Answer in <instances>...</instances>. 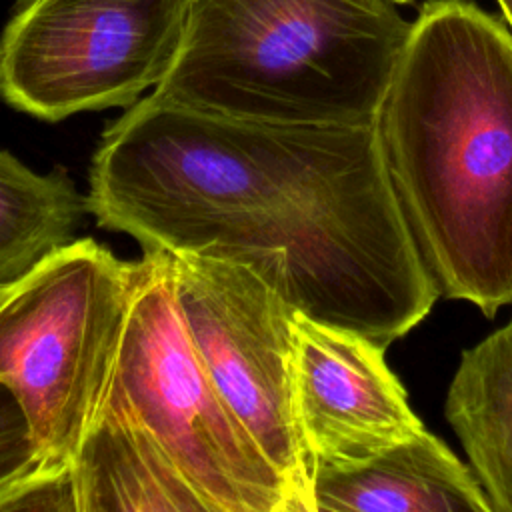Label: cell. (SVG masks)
Segmentation results:
<instances>
[{
  "mask_svg": "<svg viewBox=\"0 0 512 512\" xmlns=\"http://www.w3.org/2000/svg\"><path fill=\"white\" fill-rule=\"evenodd\" d=\"M86 204L144 252L246 264L292 308L384 348L438 298L374 122H250L150 94L102 134Z\"/></svg>",
  "mask_w": 512,
  "mask_h": 512,
  "instance_id": "obj_1",
  "label": "cell"
},
{
  "mask_svg": "<svg viewBox=\"0 0 512 512\" xmlns=\"http://www.w3.org/2000/svg\"><path fill=\"white\" fill-rule=\"evenodd\" d=\"M374 124L438 294L512 304V30L474 0H428Z\"/></svg>",
  "mask_w": 512,
  "mask_h": 512,
  "instance_id": "obj_2",
  "label": "cell"
},
{
  "mask_svg": "<svg viewBox=\"0 0 512 512\" xmlns=\"http://www.w3.org/2000/svg\"><path fill=\"white\" fill-rule=\"evenodd\" d=\"M408 32L390 0H190L152 94L250 122H374Z\"/></svg>",
  "mask_w": 512,
  "mask_h": 512,
  "instance_id": "obj_3",
  "label": "cell"
},
{
  "mask_svg": "<svg viewBox=\"0 0 512 512\" xmlns=\"http://www.w3.org/2000/svg\"><path fill=\"white\" fill-rule=\"evenodd\" d=\"M96 418L156 450L204 512H296L280 474L228 408L182 322L172 256L136 262L122 342Z\"/></svg>",
  "mask_w": 512,
  "mask_h": 512,
  "instance_id": "obj_4",
  "label": "cell"
},
{
  "mask_svg": "<svg viewBox=\"0 0 512 512\" xmlns=\"http://www.w3.org/2000/svg\"><path fill=\"white\" fill-rule=\"evenodd\" d=\"M136 262L70 240L0 300V380L22 406L38 470H68L106 396Z\"/></svg>",
  "mask_w": 512,
  "mask_h": 512,
  "instance_id": "obj_5",
  "label": "cell"
},
{
  "mask_svg": "<svg viewBox=\"0 0 512 512\" xmlns=\"http://www.w3.org/2000/svg\"><path fill=\"white\" fill-rule=\"evenodd\" d=\"M190 0H24L0 36V96L56 122L132 106L170 70Z\"/></svg>",
  "mask_w": 512,
  "mask_h": 512,
  "instance_id": "obj_6",
  "label": "cell"
},
{
  "mask_svg": "<svg viewBox=\"0 0 512 512\" xmlns=\"http://www.w3.org/2000/svg\"><path fill=\"white\" fill-rule=\"evenodd\" d=\"M170 256L180 316L208 376L280 474L296 512H314V462L292 402L296 308L246 264L194 252Z\"/></svg>",
  "mask_w": 512,
  "mask_h": 512,
  "instance_id": "obj_7",
  "label": "cell"
},
{
  "mask_svg": "<svg viewBox=\"0 0 512 512\" xmlns=\"http://www.w3.org/2000/svg\"><path fill=\"white\" fill-rule=\"evenodd\" d=\"M292 402L314 468L356 466L424 430L382 344L300 310L292 318Z\"/></svg>",
  "mask_w": 512,
  "mask_h": 512,
  "instance_id": "obj_8",
  "label": "cell"
},
{
  "mask_svg": "<svg viewBox=\"0 0 512 512\" xmlns=\"http://www.w3.org/2000/svg\"><path fill=\"white\" fill-rule=\"evenodd\" d=\"M314 512H492L474 474L428 430L356 466H316Z\"/></svg>",
  "mask_w": 512,
  "mask_h": 512,
  "instance_id": "obj_9",
  "label": "cell"
},
{
  "mask_svg": "<svg viewBox=\"0 0 512 512\" xmlns=\"http://www.w3.org/2000/svg\"><path fill=\"white\" fill-rule=\"evenodd\" d=\"M444 412L492 512H512V322L462 352Z\"/></svg>",
  "mask_w": 512,
  "mask_h": 512,
  "instance_id": "obj_10",
  "label": "cell"
},
{
  "mask_svg": "<svg viewBox=\"0 0 512 512\" xmlns=\"http://www.w3.org/2000/svg\"><path fill=\"white\" fill-rule=\"evenodd\" d=\"M76 512H204L192 486L142 440L94 418L70 466Z\"/></svg>",
  "mask_w": 512,
  "mask_h": 512,
  "instance_id": "obj_11",
  "label": "cell"
},
{
  "mask_svg": "<svg viewBox=\"0 0 512 512\" xmlns=\"http://www.w3.org/2000/svg\"><path fill=\"white\" fill-rule=\"evenodd\" d=\"M86 210L62 168L38 174L0 150V290L68 244Z\"/></svg>",
  "mask_w": 512,
  "mask_h": 512,
  "instance_id": "obj_12",
  "label": "cell"
},
{
  "mask_svg": "<svg viewBox=\"0 0 512 512\" xmlns=\"http://www.w3.org/2000/svg\"><path fill=\"white\" fill-rule=\"evenodd\" d=\"M36 466L38 456L26 414L0 380V496Z\"/></svg>",
  "mask_w": 512,
  "mask_h": 512,
  "instance_id": "obj_13",
  "label": "cell"
},
{
  "mask_svg": "<svg viewBox=\"0 0 512 512\" xmlns=\"http://www.w3.org/2000/svg\"><path fill=\"white\" fill-rule=\"evenodd\" d=\"M498 4H500L502 14H504V18L508 22V28L512 30V0H498Z\"/></svg>",
  "mask_w": 512,
  "mask_h": 512,
  "instance_id": "obj_14",
  "label": "cell"
},
{
  "mask_svg": "<svg viewBox=\"0 0 512 512\" xmlns=\"http://www.w3.org/2000/svg\"><path fill=\"white\" fill-rule=\"evenodd\" d=\"M390 2H394V4H410L412 0H390Z\"/></svg>",
  "mask_w": 512,
  "mask_h": 512,
  "instance_id": "obj_15",
  "label": "cell"
},
{
  "mask_svg": "<svg viewBox=\"0 0 512 512\" xmlns=\"http://www.w3.org/2000/svg\"><path fill=\"white\" fill-rule=\"evenodd\" d=\"M6 294V290H0V300H2V296Z\"/></svg>",
  "mask_w": 512,
  "mask_h": 512,
  "instance_id": "obj_16",
  "label": "cell"
}]
</instances>
